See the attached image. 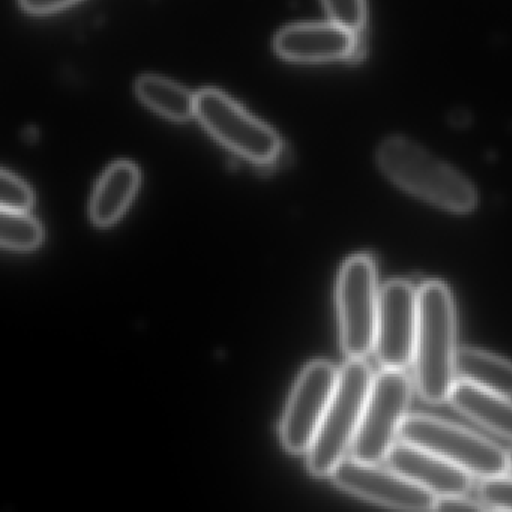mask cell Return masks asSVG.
<instances>
[{"instance_id": "5", "label": "cell", "mask_w": 512, "mask_h": 512, "mask_svg": "<svg viewBox=\"0 0 512 512\" xmlns=\"http://www.w3.org/2000/svg\"><path fill=\"white\" fill-rule=\"evenodd\" d=\"M412 400V380L404 370L383 368L373 377L350 457L382 463L400 436Z\"/></svg>"}, {"instance_id": "15", "label": "cell", "mask_w": 512, "mask_h": 512, "mask_svg": "<svg viewBox=\"0 0 512 512\" xmlns=\"http://www.w3.org/2000/svg\"><path fill=\"white\" fill-rule=\"evenodd\" d=\"M455 377L512 398V362L484 350L463 347L455 355Z\"/></svg>"}, {"instance_id": "12", "label": "cell", "mask_w": 512, "mask_h": 512, "mask_svg": "<svg viewBox=\"0 0 512 512\" xmlns=\"http://www.w3.org/2000/svg\"><path fill=\"white\" fill-rule=\"evenodd\" d=\"M356 34L332 22L290 26L275 38V52L286 61L302 64L347 61Z\"/></svg>"}, {"instance_id": "8", "label": "cell", "mask_w": 512, "mask_h": 512, "mask_svg": "<svg viewBox=\"0 0 512 512\" xmlns=\"http://www.w3.org/2000/svg\"><path fill=\"white\" fill-rule=\"evenodd\" d=\"M338 374L326 361L311 362L302 371L281 421V440L287 451L307 454L331 403Z\"/></svg>"}, {"instance_id": "19", "label": "cell", "mask_w": 512, "mask_h": 512, "mask_svg": "<svg viewBox=\"0 0 512 512\" xmlns=\"http://www.w3.org/2000/svg\"><path fill=\"white\" fill-rule=\"evenodd\" d=\"M34 205L31 188L16 176L2 170L0 173V206L2 211L28 212Z\"/></svg>"}, {"instance_id": "3", "label": "cell", "mask_w": 512, "mask_h": 512, "mask_svg": "<svg viewBox=\"0 0 512 512\" xmlns=\"http://www.w3.org/2000/svg\"><path fill=\"white\" fill-rule=\"evenodd\" d=\"M373 377L364 359H349L341 368L331 403L307 452L308 470L316 478L331 476L352 448Z\"/></svg>"}, {"instance_id": "23", "label": "cell", "mask_w": 512, "mask_h": 512, "mask_svg": "<svg viewBox=\"0 0 512 512\" xmlns=\"http://www.w3.org/2000/svg\"><path fill=\"white\" fill-rule=\"evenodd\" d=\"M506 455H508L509 469H512V448L509 449L508 452H506Z\"/></svg>"}, {"instance_id": "18", "label": "cell", "mask_w": 512, "mask_h": 512, "mask_svg": "<svg viewBox=\"0 0 512 512\" xmlns=\"http://www.w3.org/2000/svg\"><path fill=\"white\" fill-rule=\"evenodd\" d=\"M323 5L335 25L353 34L364 31L367 17L365 0H323Z\"/></svg>"}, {"instance_id": "1", "label": "cell", "mask_w": 512, "mask_h": 512, "mask_svg": "<svg viewBox=\"0 0 512 512\" xmlns=\"http://www.w3.org/2000/svg\"><path fill=\"white\" fill-rule=\"evenodd\" d=\"M418 331H416L415 385L419 397L430 404L448 401L455 377L454 299L442 281H428L418 290Z\"/></svg>"}, {"instance_id": "6", "label": "cell", "mask_w": 512, "mask_h": 512, "mask_svg": "<svg viewBox=\"0 0 512 512\" xmlns=\"http://www.w3.org/2000/svg\"><path fill=\"white\" fill-rule=\"evenodd\" d=\"M379 295L373 257L347 259L338 275L337 304L341 347L349 359H364L374 350Z\"/></svg>"}, {"instance_id": "16", "label": "cell", "mask_w": 512, "mask_h": 512, "mask_svg": "<svg viewBox=\"0 0 512 512\" xmlns=\"http://www.w3.org/2000/svg\"><path fill=\"white\" fill-rule=\"evenodd\" d=\"M136 92L142 103L164 118L185 122L196 116V95L163 77H140Z\"/></svg>"}, {"instance_id": "20", "label": "cell", "mask_w": 512, "mask_h": 512, "mask_svg": "<svg viewBox=\"0 0 512 512\" xmlns=\"http://www.w3.org/2000/svg\"><path fill=\"white\" fill-rule=\"evenodd\" d=\"M479 500L488 509L512 511V476L502 473L482 478L479 484Z\"/></svg>"}, {"instance_id": "22", "label": "cell", "mask_w": 512, "mask_h": 512, "mask_svg": "<svg viewBox=\"0 0 512 512\" xmlns=\"http://www.w3.org/2000/svg\"><path fill=\"white\" fill-rule=\"evenodd\" d=\"M77 2L79 0H20L23 10L31 14H37V16L56 13V11L71 7Z\"/></svg>"}, {"instance_id": "21", "label": "cell", "mask_w": 512, "mask_h": 512, "mask_svg": "<svg viewBox=\"0 0 512 512\" xmlns=\"http://www.w3.org/2000/svg\"><path fill=\"white\" fill-rule=\"evenodd\" d=\"M437 511L455 512V511H485L488 509L481 500H472L466 497V494H457V496L437 497Z\"/></svg>"}, {"instance_id": "2", "label": "cell", "mask_w": 512, "mask_h": 512, "mask_svg": "<svg viewBox=\"0 0 512 512\" xmlns=\"http://www.w3.org/2000/svg\"><path fill=\"white\" fill-rule=\"evenodd\" d=\"M377 163L383 175L401 190L454 214H467L478 203L469 179L404 137L380 145Z\"/></svg>"}, {"instance_id": "17", "label": "cell", "mask_w": 512, "mask_h": 512, "mask_svg": "<svg viewBox=\"0 0 512 512\" xmlns=\"http://www.w3.org/2000/svg\"><path fill=\"white\" fill-rule=\"evenodd\" d=\"M43 238V227L28 212L2 211L0 214V242L7 250H35Z\"/></svg>"}, {"instance_id": "13", "label": "cell", "mask_w": 512, "mask_h": 512, "mask_svg": "<svg viewBox=\"0 0 512 512\" xmlns=\"http://www.w3.org/2000/svg\"><path fill=\"white\" fill-rule=\"evenodd\" d=\"M455 410L490 430L512 440V398L473 383L457 380L448 398Z\"/></svg>"}, {"instance_id": "11", "label": "cell", "mask_w": 512, "mask_h": 512, "mask_svg": "<svg viewBox=\"0 0 512 512\" xmlns=\"http://www.w3.org/2000/svg\"><path fill=\"white\" fill-rule=\"evenodd\" d=\"M385 461L395 472L421 485L436 497L466 494L472 487L469 472L434 452L404 440H397Z\"/></svg>"}, {"instance_id": "4", "label": "cell", "mask_w": 512, "mask_h": 512, "mask_svg": "<svg viewBox=\"0 0 512 512\" xmlns=\"http://www.w3.org/2000/svg\"><path fill=\"white\" fill-rule=\"evenodd\" d=\"M398 439L434 452L478 478L502 475L509 469L508 455L496 443L434 416L407 415Z\"/></svg>"}, {"instance_id": "9", "label": "cell", "mask_w": 512, "mask_h": 512, "mask_svg": "<svg viewBox=\"0 0 512 512\" xmlns=\"http://www.w3.org/2000/svg\"><path fill=\"white\" fill-rule=\"evenodd\" d=\"M418 310V290L409 281H388L380 289L374 352L382 368L406 370L413 364Z\"/></svg>"}, {"instance_id": "10", "label": "cell", "mask_w": 512, "mask_h": 512, "mask_svg": "<svg viewBox=\"0 0 512 512\" xmlns=\"http://www.w3.org/2000/svg\"><path fill=\"white\" fill-rule=\"evenodd\" d=\"M329 478L341 490L388 508L431 511L436 506L437 497L433 493L391 467L383 469L377 463L346 457L332 470Z\"/></svg>"}, {"instance_id": "14", "label": "cell", "mask_w": 512, "mask_h": 512, "mask_svg": "<svg viewBox=\"0 0 512 512\" xmlns=\"http://www.w3.org/2000/svg\"><path fill=\"white\" fill-rule=\"evenodd\" d=\"M140 173L133 163L119 161L107 169L95 188L91 218L95 226L109 227L124 215L139 188Z\"/></svg>"}, {"instance_id": "7", "label": "cell", "mask_w": 512, "mask_h": 512, "mask_svg": "<svg viewBox=\"0 0 512 512\" xmlns=\"http://www.w3.org/2000/svg\"><path fill=\"white\" fill-rule=\"evenodd\" d=\"M196 116L218 142L259 166L275 163L283 152L277 133L223 92L200 91L196 95Z\"/></svg>"}]
</instances>
